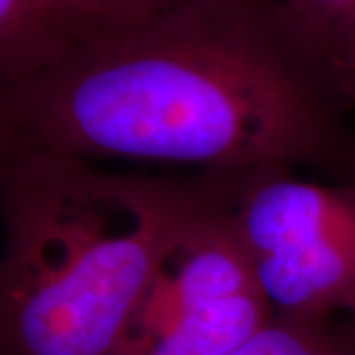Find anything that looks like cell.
Segmentation results:
<instances>
[{
	"label": "cell",
	"instance_id": "1",
	"mask_svg": "<svg viewBox=\"0 0 355 355\" xmlns=\"http://www.w3.org/2000/svg\"><path fill=\"white\" fill-rule=\"evenodd\" d=\"M352 107L280 2L178 0L87 30L60 60L0 93L10 156L55 153L198 164L308 166L355 182Z\"/></svg>",
	"mask_w": 355,
	"mask_h": 355
},
{
	"label": "cell",
	"instance_id": "2",
	"mask_svg": "<svg viewBox=\"0 0 355 355\" xmlns=\"http://www.w3.org/2000/svg\"><path fill=\"white\" fill-rule=\"evenodd\" d=\"M198 178L127 176L55 153L0 178V355H116Z\"/></svg>",
	"mask_w": 355,
	"mask_h": 355
},
{
	"label": "cell",
	"instance_id": "3",
	"mask_svg": "<svg viewBox=\"0 0 355 355\" xmlns=\"http://www.w3.org/2000/svg\"><path fill=\"white\" fill-rule=\"evenodd\" d=\"M214 174L272 316L355 314V182H306L291 168Z\"/></svg>",
	"mask_w": 355,
	"mask_h": 355
},
{
	"label": "cell",
	"instance_id": "4",
	"mask_svg": "<svg viewBox=\"0 0 355 355\" xmlns=\"http://www.w3.org/2000/svg\"><path fill=\"white\" fill-rule=\"evenodd\" d=\"M214 172L170 231L116 355H229L272 320Z\"/></svg>",
	"mask_w": 355,
	"mask_h": 355
},
{
	"label": "cell",
	"instance_id": "5",
	"mask_svg": "<svg viewBox=\"0 0 355 355\" xmlns=\"http://www.w3.org/2000/svg\"><path fill=\"white\" fill-rule=\"evenodd\" d=\"M83 32L55 0H0V93L60 60Z\"/></svg>",
	"mask_w": 355,
	"mask_h": 355
},
{
	"label": "cell",
	"instance_id": "6",
	"mask_svg": "<svg viewBox=\"0 0 355 355\" xmlns=\"http://www.w3.org/2000/svg\"><path fill=\"white\" fill-rule=\"evenodd\" d=\"M294 32L345 89L355 51V0H279ZM352 103V99H349ZM354 105V103H352Z\"/></svg>",
	"mask_w": 355,
	"mask_h": 355
},
{
	"label": "cell",
	"instance_id": "7",
	"mask_svg": "<svg viewBox=\"0 0 355 355\" xmlns=\"http://www.w3.org/2000/svg\"><path fill=\"white\" fill-rule=\"evenodd\" d=\"M229 355H355L354 331H336L328 322L272 318Z\"/></svg>",
	"mask_w": 355,
	"mask_h": 355
},
{
	"label": "cell",
	"instance_id": "8",
	"mask_svg": "<svg viewBox=\"0 0 355 355\" xmlns=\"http://www.w3.org/2000/svg\"><path fill=\"white\" fill-rule=\"evenodd\" d=\"M85 30L130 24L164 10L178 0H55Z\"/></svg>",
	"mask_w": 355,
	"mask_h": 355
},
{
	"label": "cell",
	"instance_id": "9",
	"mask_svg": "<svg viewBox=\"0 0 355 355\" xmlns=\"http://www.w3.org/2000/svg\"><path fill=\"white\" fill-rule=\"evenodd\" d=\"M345 89H347V95L352 103H355V51L349 60V65H347V73H345Z\"/></svg>",
	"mask_w": 355,
	"mask_h": 355
},
{
	"label": "cell",
	"instance_id": "10",
	"mask_svg": "<svg viewBox=\"0 0 355 355\" xmlns=\"http://www.w3.org/2000/svg\"><path fill=\"white\" fill-rule=\"evenodd\" d=\"M10 160V153H8V146H6V140L0 135V178L4 174V168H6V162Z\"/></svg>",
	"mask_w": 355,
	"mask_h": 355
},
{
	"label": "cell",
	"instance_id": "11",
	"mask_svg": "<svg viewBox=\"0 0 355 355\" xmlns=\"http://www.w3.org/2000/svg\"><path fill=\"white\" fill-rule=\"evenodd\" d=\"M354 338H355V330H354Z\"/></svg>",
	"mask_w": 355,
	"mask_h": 355
}]
</instances>
